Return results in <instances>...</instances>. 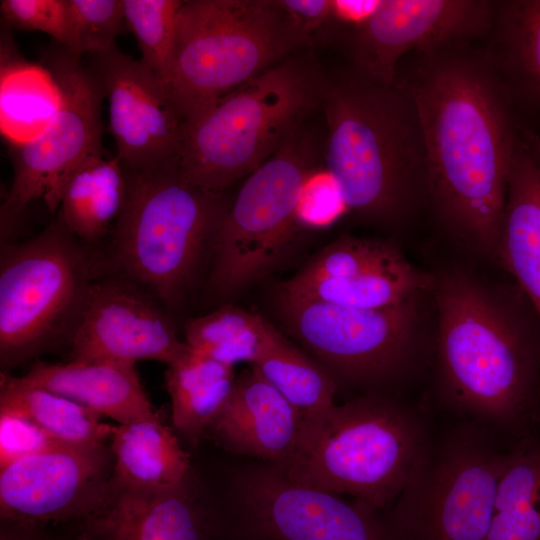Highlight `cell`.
<instances>
[{
	"mask_svg": "<svg viewBox=\"0 0 540 540\" xmlns=\"http://www.w3.org/2000/svg\"><path fill=\"white\" fill-rule=\"evenodd\" d=\"M79 59L61 46L47 58L61 106L40 134L13 147V180L1 205L2 234L33 200L42 199L54 215L69 176L86 159L102 154L104 92L95 73L84 69Z\"/></svg>",
	"mask_w": 540,
	"mask_h": 540,
	"instance_id": "4fadbf2b",
	"label": "cell"
},
{
	"mask_svg": "<svg viewBox=\"0 0 540 540\" xmlns=\"http://www.w3.org/2000/svg\"><path fill=\"white\" fill-rule=\"evenodd\" d=\"M485 540H540V444L523 442L505 453Z\"/></svg>",
	"mask_w": 540,
	"mask_h": 540,
	"instance_id": "f1b7e54d",
	"label": "cell"
},
{
	"mask_svg": "<svg viewBox=\"0 0 540 540\" xmlns=\"http://www.w3.org/2000/svg\"><path fill=\"white\" fill-rule=\"evenodd\" d=\"M113 487V457L106 444L41 452L0 469L1 521L82 522L105 506Z\"/></svg>",
	"mask_w": 540,
	"mask_h": 540,
	"instance_id": "9a60e30c",
	"label": "cell"
},
{
	"mask_svg": "<svg viewBox=\"0 0 540 540\" xmlns=\"http://www.w3.org/2000/svg\"><path fill=\"white\" fill-rule=\"evenodd\" d=\"M125 24L135 35L141 61L167 82L174 54L176 23L182 0H122Z\"/></svg>",
	"mask_w": 540,
	"mask_h": 540,
	"instance_id": "1f68e13d",
	"label": "cell"
},
{
	"mask_svg": "<svg viewBox=\"0 0 540 540\" xmlns=\"http://www.w3.org/2000/svg\"><path fill=\"white\" fill-rule=\"evenodd\" d=\"M434 275L416 269L405 257L346 279L286 281L281 293L336 305L378 309L430 293Z\"/></svg>",
	"mask_w": 540,
	"mask_h": 540,
	"instance_id": "4316f807",
	"label": "cell"
},
{
	"mask_svg": "<svg viewBox=\"0 0 540 540\" xmlns=\"http://www.w3.org/2000/svg\"><path fill=\"white\" fill-rule=\"evenodd\" d=\"M495 261L540 317V137L528 130L515 142Z\"/></svg>",
	"mask_w": 540,
	"mask_h": 540,
	"instance_id": "ffe728a7",
	"label": "cell"
},
{
	"mask_svg": "<svg viewBox=\"0 0 540 540\" xmlns=\"http://www.w3.org/2000/svg\"><path fill=\"white\" fill-rule=\"evenodd\" d=\"M2 36L0 129L12 147L40 134L61 106V91L51 71L27 62Z\"/></svg>",
	"mask_w": 540,
	"mask_h": 540,
	"instance_id": "cb8c5ba5",
	"label": "cell"
},
{
	"mask_svg": "<svg viewBox=\"0 0 540 540\" xmlns=\"http://www.w3.org/2000/svg\"><path fill=\"white\" fill-rule=\"evenodd\" d=\"M302 419L253 367L237 378L207 436L225 450L281 465L293 454Z\"/></svg>",
	"mask_w": 540,
	"mask_h": 540,
	"instance_id": "d6986e66",
	"label": "cell"
},
{
	"mask_svg": "<svg viewBox=\"0 0 540 540\" xmlns=\"http://www.w3.org/2000/svg\"><path fill=\"white\" fill-rule=\"evenodd\" d=\"M190 479L161 491L114 485L105 506L80 522V533L87 540H217L212 511Z\"/></svg>",
	"mask_w": 540,
	"mask_h": 540,
	"instance_id": "ac0fdd59",
	"label": "cell"
},
{
	"mask_svg": "<svg viewBox=\"0 0 540 540\" xmlns=\"http://www.w3.org/2000/svg\"><path fill=\"white\" fill-rule=\"evenodd\" d=\"M301 52L184 123L177 164L186 182L221 197L302 130L309 115L321 108L327 77Z\"/></svg>",
	"mask_w": 540,
	"mask_h": 540,
	"instance_id": "277c9868",
	"label": "cell"
},
{
	"mask_svg": "<svg viewBox=\"0 0 540 540\" xmlns=\"http://www.w3.org/2000/svg\"><path fill=\"white\" fill-rule=\"evenodd\" d=\"M296 25L312 37V33L332 19V0H279Z\"/></svg>",
	"mask_w": 540,
	"mask_h": 540,
	"instance_id": "74e56055",
	"label": "cell"
},
{
	"mask_svg": "<svg viewBox=\"0 0 540 540\" xmlns=\"http://www.w3.org/2000/svg\"><path fill=\"white\" fill-rule=\"evenodd\" d=\"M74 540H87V538L79 532Z\"/></svg>",
	"mask_w": 540,
	"mask_h": 540,
	"instance_id": "60d3db41",
	"label": "cell"
},
{
	"mask_svg": "<svg viewBox=\"0 0 540 540\" xmlns=\"http://www.w3.org/2000/svg\"><path fill=\"white\" fill-rule=\"evenodd\" d=\"M113 482L121 489L161 491L190 477V457L160 415L113 426Z\"/></svg>",
	"mask_w": 540,
	"mask_h": 540,
	"instance_id": "7402d4cb",
	"label": "cell"
},
{
	"mask_svg": "<svg viewBox=\"0 0 540 540\" xmlns=\"http://www.w3.org/2000/svg\"><path fill=\"white\" fill-rule=\"evenodd\" d=\"M252 367L288 400L302 423L335 405L331 373L281 334Z\"/></svg>",
	"mask_w": 540,
	"mask_h": 540,
	"instance_id": "4dcf8cb0",
	"label": "cell"
},
{
	"mask_svg": "<svg viewBox=\"0 0 540 540\" xmlns=\"http://www.w3.org/2000/svg\"><path fill=\"white\" fill-rule=\"evenodd\" d=\"M26 382L68 398L118 424L156 413L135 364L118 361L35 362Z\"/></svg>",
	"mask_w": 540,
	"mask_h": 540,
	"instance_id": "44dd1931",
	"label": "cell"
},
{
	"mask_svg": "<svg viewBox=\"0 0 540 540\" xmlns=\"http://www.w3.org/2000/svg\"><path fill=\"white\" fill-rule=\"evenodd\" d=\"M494 0H380L360 24L349 26L351 68L392 85L410 53L454 43L478 44L490 31Z\"/></svg>",
	"mask_w": 540,
	"mask_h": 540,
	"instance_id": "5bb4252c",
	"label": "cell"
},
{
	"mask_svg": "<svg viewBox=\"0 0 540 540\" xmlns=\"http://www.w3.org/2000/svg\"><path fill=\"white\" fill-rule=\"evenodd\" d=\"M145 289L125 277L96 280L70 339L71 361L153 360L167 366L188 350Z\"/></svg>",
	"mask_w": 540,
	"mask_h": 540,
	"instance_id": "2e32d148",
	"label": "cell"
},
{
	"mask_svg": "<svg viewBox=\"0 0 540 540\" xmlns=\"http://www.w3.org/2000/svg\"><path fill=\"white\" fill-rule=\"evenodd\" d=\"M379 3L380 0H332V19L348 26L360 24Z\"/></svg>",
	"mask_w": 540,
	"mask_h": 540,
	"instance_id": "f35d334b",
	"label": "cell"
},
{
	"mask_svg": "<svg viewBox=\"0 0 540 540\" xmlns=\"http://www.w3.org/2000/svg\"><path fill=\"white\" fill-rule=\"evenodd\" d=\"M0 540H52L44 526L1 521Z\"/></svg>",
	"mask_w": 540,
	"mask_h": 540,
	"instance_id": "ab89813d",
	"label": "cell"
},
{
	"mask_svg": "<svg viewBox=\"0 0 540 540\" xmlns=\"http://www.w3.org/2000/svg\"><path fill=\"white\" fill-rule=\"evenodd\" d=\"M0 12L7 25L44 32L67 51H73L74 32L69 0H2Z\"/></svg>",
	"mask_w": 540,
	"mask_h": 540,
	"instance_id": "e575fe53",
	"label": "cell"
},
{
	"mask_svg": "<svg viewBox=\"0 0 540 540\" xmlns=\"http://www.w3.org/2000/svg\"><path fill=\"white\" fill-rule=\"evenodd\" d=\"M72 13L74 48L77 57L99 54L116 46L124 28L122 0H69Z\"/></svg>",
	"mask_w": 540,
	"mask_h": 540,
	"instance_id": "836d02e7",
	"label": "cell"
},
{
	"mask_svg": "<svg viewBox=\"0 0 540 540\" xmlns=\"http://www.w3.org/2000/svg\"><path fill=\"white\" fill-rule=\"evenodd\" d=\"M126 197L115 223L113 262L121 275L168 305L179 302L226 208L186 182L177 158L125 170Z\"/></svg>",
	"mask_w": 540,
	"mask_h": 540,
	"instance_id": "52a82bcc",
	"label": "cell"
},
{
	"mask_svg": "<svg viewBox=\"0 0 540 540\" xmlns=\"http://www.w3.org/2000/svg\"><path fill=\"white\" fill-rule=\"evenodd\" d=\"M232 493L213 515L217 540H392L372 507L302 485L272 464L239 472Z\"/></svg>",
	"mask_w": 540,
	"mask_h": 540,
	"instance_id": "7c38bea8",
	"label": "cell"
},
{
	"mask_svg": "<svg viewBox=\"0 0 540 540\" xmlns=\"http://www.w3.org/2000/svg\"><path fill=\"white\" fill-rule=\"evenodd\" d=\"M65 445L29 419L0 410V469L20 459Z\"/></svg>",
	"mask_w": 540,
	"mask_h": 540,
	"instance_id": "d590c367",
	"label": "cell"
},
{
	"mask_svg": "<svg viewBox=\"0 0 540 540\" xmlns=\"http://www.w3.org/2000/svg\"><path fill=\"white\" fill-rule=\"evenodd\" d=\"M403 257L397 247L384 241L342 237L325 247L289 280L346 279L389 265Z\"/></svg>",
	"mask_w": 540,
	"mask_h": 540,
	"instance_id": "d6a6232c",
	"label": "cell"
},
{
	"mask_svg": "<svg viewBox=\"0 0 540 540\" xmlns=\"http://www.w3.org/2000/svg\"><path fill=\"white\" fill-rule=\"evenodd\" d=\"M395 82L417 107L436 220L458 244L495 259L520 128L488 54L471 43L413 52Z\"/></svg>",
	"mask_w": 540,
	"mask_h": 540,
	"instance_id": "6da1fadb",
	"label": "cell"
},
{
	"mask_svg": "<svg viewBox=\"0 0 540 540\" xmlns=\"http://www.w3.org/2000/svg\"><path fill=\"white\" fill-rule=\"evenodd\" d=\"M321 108L328 130L326 170L346 209L397 225L428 205L425 142L406 89L349 67L327 77Z\"/></svg>",
	"mask_w": 540,
	"mask_h": 540,
	"instance_id": "3957f363",
	"label": "cell"
},
{
	"mask_svg": "<svg viewBox=\"0 0 540 540\" xmlns=\"http://www.w3.org/2000/svg\"><path fill=\"white\" fill-rule=\"evenodd\" d=\"M0 410L19 414L56 440L72 446L105 445L113 426L98 413L51 391L1 373Z\"/></svg>",
	"mask_w": 540,
	"mask_h": 540,
	"instance_id": "83f0119b",
	"label": "cell"
},
{
	"mask_svg": "<svg viewBox=\"0 0 540 540\" xmlns=\"http://www.w3.org/2000/svg\"><path fill=\"white\" fill-rule=\"evenodd\" d=\"M425 295L378 309L285 293L280 304L293 335L329 372L353 383L377 384L405 375L417 363L424 346Z\"/></svg>",
	"mask_w": 540,
	"mask_h": 540,
	"instance_id": "8fae6325",
	"label": "cell"
},
{
	"mask_svg": "<svg viewBox=\"0 0 540 540\" xmlns=\"http://www.w3.org/2000/svg\"><path fill=\"white\" fill-rule=\"evenodd\" d=\"M99 261L57 218L35 237L4 243L0 258V365H21L68 339Z\"/></svg>",
	"mask_w": 540,
	"mask_h": 540,
	"instance_id": "ba28073f",
	"label": "cell"
},
{
	"mask_svg": "<svg viewBox=\"0 0 540 540\" xmlns=\"http://www.w3.org/2000/svg\"><path fill=\"white\" fill-rule=\"evenodd\" d=\"M126 189V172L118 156H91L64 184L57 218L78 240L97 241L116 223Z\"/></svg>",
	"mask_w": 540,
	"mask_h": 540,
	"instance_id": "484cf974",
	"label": "cell"
},
{
	"mask_svg": "<svg viewBox=\"0 0 540 540\" xmlns=\"http://www.w3.org/2000/svg\"><path fill=\"white\" fill-rule=\"evenodd\" d=\"M94 73L108 100L109 128L129 171L175 160L184 122L160 79L117 47L94 55Z\"/></svg>",
	"mask_w": 540,
	"mask_h": 540,
	"instance_id": "e0dca14e",
	"label": "cell"
},
{
	"mask_svg": "<svg viewBox=\"0 0 540 540\" xmlns=\"http://www.w3.org/2000/svg\"><path fill=\"white\" fill-rule=\"evenodd\" d=\"M236 378L232 366L188 347L185 354L167 366L164 376L174 430L196 446L227 403Z\"/></svg>",
	"mask_w": 540,
	"mask_h": 540,
	"instance_id": "d4e9b609",
	"label": "cell"
},
{
	"mask_svg": "<svg viewBox=\"0 0 540 540\" xmlns=\"http://www.w3.org/2000/svg\"><path fill=\"white\" fill-rule=\"evenodd\" d=\"M439 391L454 409L501 426L518 423L540 381V317L514 283L463 269L434 276Z\"/></svg>",
	"mask_w": 540,
	"mask_h": 540,
	"instance_id": "7a4b0ae2",
	"label": "cell"
},
{
	"mask_svg": "<svg viewBox=\"0 0 540 540\" xmlns=\"http://www.w3.org/2000/svg\"><path fill=\"white\" fill-rule=\"evenodd\" d=\"M504 459L478 430L450 434L384 520L392 540H485Z\"/></svg>",
	"mask_w": 540,
	"mask_h": 540,
	"instance_id": "9c48e42d",
	"label": "cell"
},
{
	"mask_svg": "<svg viewBox=\"0 0 540 540\" xmlns=\"http://www.w3.org/2000/svg\"><path fill=\"white\" fill-rule=\"evenodd\" d=\"M279 334L261 316L231 305L184 326V342L191 351L232 367L240 362L253 365Z\"/></svg>",
	"mask_w": 540,
	"mask_h": 540,
	"instance_id": "f546056e",
	"label": "cell"
},
{
	"mask_svg": "<svg viewBox=\"0 0 540 540\" xmlns=\"http://www.w3.org/2000/svg\"><path fill=\"white\" fill-rule=\"evenodd\" d=\"M314 161L315 148L301 130L248 175L214 236L211 285L218 293L239 290L285 250L298 225L297 208Z\"/></svg>",
	"mask_w": 540,
	"mask_h": 540,
	"instance_id": "30bf717a",
	"label": "cell"
},
{
	"mask_svg": "<svg viewBox=\"0 0 540 540\" xmlns=\"http://www.w3.org/2000/svg\"><path fill=\"white\" fill-rule=\"evenodd\" d=\"M311 43L279 0L182 1L167 95L186 123Z\"/></svg>",
	"mask_w": 540,
	"mask_h": 540,
	"instance_id": "8992f818",
	"label": "cell"
},
{
	"mask_svg": "<svg viewBox=\"0 0 540 540\" xmlns=\"http://www.w3.org/2000/svg\"><path fill=\"white\" fill-rule=\"evenodd\" d=\"M346 209L339 188L325 169L314 170L307 178L297 208L299 225L324 228Z\"/></svg>",
	"mask_w": 540,
	"mask_h": 540,
	"instance_id": "8d00e7d4",
	"label": "cell"
},
{
	"mask_svg": "<svg viewBox=\"0 0 540 540\" xmlns=\"http://www.w3.org/2000/svg\"><path fill=\"white\" fill-rule=\"evenodd\" d=\"M431 450L414 412L370 395L304 421L293 454L275 466L302 485L351 495L378 511L397 499Z\"/></svg>",
	"mask_w": 540,
	"mask_h": 540,
	"instance_id": "5b68a950",
	"label": "cell"
},
{
	"mask_svg": "<svg viewBox=\"0 0 540 540\" xmlns=\"http://www.w3.org/2000/svg\"><path fill=\"white\" fill-rule=\"evenodd\" d=\"M484 50L512 103L540 107V0H495Z\"/></svg>",
	"mask_w": 540,
	"mask_h": 540,
	"instance_id": "603a6c76",
	"label": "cell"
}]
</instances>
